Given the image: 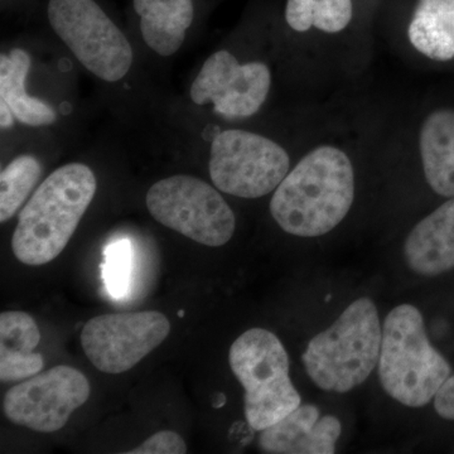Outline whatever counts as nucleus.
Wrapping results in <instances>:
<instances>
[{
	"mask_svg": "<svg viewBox=\"0 0 454 454\" xmlns=\"http://www.w3.org/2000/svg\"><path fill=\"white\" fill-rule=\"evenodd\" d=\"M355 188L348 153L336 145H318L289 170L269 208L286 234L317 238L345 220L354 205Z\"/></svg>",
	"mask_w": 454,
	"mask_h": 454,
	"instance_id": "f257e3e1",
	"label": "nucleus"
},
{
	"mask_svg": "<svg viewBox=\"0 0 454 454\" xmlns=\"http://www.w3.org/2000/svg\"><path fill=\"white\" fill-rule=\"evenodd\" d=\"M97 188V176L86 164L67 163L53 170L18 215L12 238L14 256L31 267L56 259L82 223Z\"/></svg>",
	"mask_w": 454,
	"mask_h": 454,
	"instance_id": "f03ea898",
	"label": "nucleus"
},
{
	"mask_svg": "<svg viewBox=\"0 0 454 454\" xmlns=\"http://www.w3.org/2000/svg\"><path fill=\"white\" fill-rule=\"evenodd\" d=\"M381 340L375 303L360 298L331 327L309 340L301 361L319 389L348 393L364 384L378 365Z\"/></svg>",
	"mask_w": 454,
	"mask_h": 454,
	"instance_id": "7ed1b4c3",
	"label": "nucleus"
},
{
	"mask_svg": "<svg viewBox=\"0 0 454 454\" xmlns=\"http://www.w3.org/2000/svg\"><path fill=\"white\" fill-rule=\"evenodd\" d=\"M378 365L384 390L409 408L428 404L450 376V364L433 348L422 313L411 304L395 307L385 318Z\"/></svg>",
	"mask_w": 454,
	"mask_h": 454,
	"instance_id": "20e7f679",
	"label": "nucleus"
},
{
	"mask_svg": "<svg viewBox=\"0 0 454 454\" xmlns=\"http://www.w3.org/2000/svg\"><path fill=\"white\" fill-rule=\"evenodd\" d=\"M232 372L245 390V417L254 430L269 428L301 405L289 375V356L276 334L252 328L229 351Z\"/></svg>",
	"mask_w": 454,
	"mask_h": 454,
	"instance_id": "39448f33",
	"label": "nucleus"
},
{
	"mask_svg": "<svg viewBox=\"0 0 454 454\" xmlns=\"http://www.w3.org/2000/svg\"><path fill=\"white\" fill-rule=\"evenodd\" d=\"M47 18L66 49L98 80L118 83L129 74L133 47L97 0H49Z\"/></svg>",
	"mask_w": 454,
	"mask_h": 454,
	"instance_id": "423d86ee",
	"label": "nucleus"
},
{
	"mask_svg": "<svg viewBox=\"0 0 454 454\" xmlns=\"http://www.w3.org/2000/svg\"><path fill=\"white\" fill-rule=\"evenodd\" d=\"M145 205L160 225L205 247H223L234 236V211L221 191L195 176L160 179L146 192Z\"/></svg>",
	"mask_w": 454,
	"mask_h": 454,
	"instance_id": "0eeeda50",
	"label": "nucleus"
},
{
	"mask_svg": "<svg viewBox=\"0 0 454 454\" xmlns=\"http://www.w3.org/2000/svg\"><path fill=\"white\" fill-rule=\"evenodd\" d=\"M291 170V157L279 143L262 134L230 128L211 140L208 173L226 195L260 199L274 192Z\"/></svg>",
	"mask_w": 454,
	"mask_h": 454,
	"instance_id": "6e6552de",
	"label": "nucleus"
},
{
	"mask_svg": "<svg viewBox=\"0 0 454 454\" xmlns=\"http://www.w3.org/2000/svg\"><path fill=\"white\" fill-rule=\"evenodd\" d=\"M271 82L265 62H241L230 51L219 50L203 62L188 95L195 106H210L225 121H245L264 106Z\"/></svg>",
	"mask_w": 454,
	"mask_h": 454,
	"instance_id": "1a4fd4ad",
	"label": "nucleus"
},
{
	"mask_svg": "<svg viewBox=\"0 0 454 454\" xmlns=\"http://www.w3.org/2000/svg\"><path fill=\"white\" fill-rule=\"evenodd\" d=\"M170 333L168 318L157 310L113 313L90 319L82 343L86 357L98 372H129L157 348Z\"/></svg>",
	"mask_w": 454,
	"mask_h": 454,
	"instance_id": "9d476101",
	"label": "nucleus"
},
{
	"mask_svg": "<svg viewBox=\"0 0 454 454\" xmlns=\"http://www.w3.org/2000/svg\"><path fill=\"white\" fill-rule=\"evenodd\" d=\"M90 396L88 378L70 366H56L12 387L3 400L5 417L40 433L64 428Z\"/></svg>",
	"mask_w": 454,
	"mask_h": 454,
	"instance_id": "9b49d317",
	"label": "nucleus"
},
{
	"mask_svg": "<svg viewBox=\"0 0 454 454\" xmlns=\"http://www.w3.org/2000/svg\"><path fill=\"white\" fill-rule=\"evenodd\" d=\"M342 426L333 415H321L315 405H300L262 430L259 448L269 454H333Z\"/></svg>",
	"mask_w": 454,
	"mask_h": 454,
	"instance_id": "f8f14e48",
	"label": "nucleus"
},
{
	"mask_svg": "<svg viewBox=\"0 0 454 454\" xmlns=\"http://www.w3.org/2000/svg\"><path fill=\"white\" fill-rule=\"evenodd\" d=\"M404 256L418 276L435 277L454 269V197L413 227L405 240Z\"/></svg>",
	"mask_w": 454,
	"mask_h": 454,
	"instance_id": "ddd939ff",
	"label": "nucleus"
},
{
	"mask_svg": "<svg viewBox=\"0 0 454 454\" xmlns=\"http://www.w3.org/2000/svg\"><path fill=\"white\" fill-rule=\"evenodd\" d=\"M424 178L437 196L454 197V103H442L424 116L418 133Z\"/></svg>",
	"mask_w": 454,
	"mask_h": 454,
	"instance_id": "4468645a",
	"label": "nucleus"
},
{
	"mask_svg": "<svg viewBox=\"0 0 454 454\" xmlns=\"http://www.w3.org/2000/svg\"><path fill=\"white\" fill-rule=\"evenodd\" d=\"M146 47L160 57L175 56L195 22L193 0H133Z\"/></svg>",
	"mask_w": 454,
	"mask_h": 454,
	"instance_id": "2eb2a0df",
	"label": "nucleus"
},
{
	"mask_svg": "<svg viewBox=\"0 0 454 454\" xmlns=\"http://www.w3.org/2000/svg\"><path fill=\"white\" fill-rule=\"evenodd\" d=\"M40 330L28 313L7 310L0 315V380L22 381L43 369V356L35 352Z\"/></svg>",
	"mask_w": 454,
	"mask_h": 454,
	"instance_id": "dca6fc26",
	"label": "nucleus"
},
{
	"mask_svg": "<svg viewBox=\"0 0 454 454\" xmlns=\"http://www.w3.org/2000/svg\"><path fill=\"white\" fill-rule=\"evenodd\" d=\"M408 38L415 52L429 62L454 66V0H418Z\"/></svg>",
	"mask_w": 454,
	"mask_h": 454,
	"instance_id": "f3484780",
	"label": "nucleus"
},
{
	"mask_svg": "<svg viewBox=\"0 0 454 454\" xmlns=\"http://www.w3.org/2000/svg\"><path fill=\"white\" fill-rule=\"evenodd\" d=\"M32 59L26 50L16 47L0 56V103L12 110L14 118L26 127H51L57 121L55 107L47 101L31 97L27 91V77Z\"/></svg>",
	"mask_w": 454,
	"mask_h": 454,
	"instance_id": "a211bd4d",
	"label": "nucleus"
},
{
	"mask_svg": "<svg viewBox=\"0 0 454 454\" xmlns=\"http://www.w3.org/2000/svg\"><path fill=\"white\" fill-rule=\"evenodd\" d=\"M286 22L294 32L310 29L336 35L345 31L354 17L352 0H286Z\"/></svg>",
	"mask_w": 454,
	"mask_h": 454,
	"instance_id": "6ab92c4d",
	"label": "nucleus"
},
{
	"mask_svg": "<svg viewBox=\"0 0 454 454\" xmlns=\"http://www.w3.org/2000/svg\"><path fill=\"white\" fill-rule=\"evenodd\" d=\"M40 160L32 154L13 158L0 173V223H5L23 207L42 176Z\"/></svg>",
	"mask_w": 454,
	"mask_h": 454,
	"instance_id": "aec40b11",
	"label": "nucleus"
},
{
	"mask_svg": "<svg viewBox=\"0 0 454 454\" xmlns=\"http://www.w3.org/2000/svg\"><path fill=\"white\" fill-rule=\"evenodd\" d=\"M131 271V247L128 241L110 245L106 250L104 279L106 288L114 298L127 294Z\"/></svg>",
	"mask_w": 454,
	"mask_h": 454,
	"instance_id": "412c9836",
	"label": "nucleus"
},
{
	"mask_svg": "<svg viewBox=\"0 0 454 454\" xmlns=\"http://www.w3.org/2000/svg\"><path fill=\"white\" fill-rule=\"evenodd\" d=\"M186 442L172 430H160L128 454H184Z\"/></svg>",
	"mask_w": 454,
	"mask_h": 454,
	"instance_id": "4be33fe9",
	"label": "nucleus"
},
{
	"mask_svg": "<svg viewBox=\"0 0 454 454\" xmlns=\"http://www.w3.org/2000/svg\"><path fill=\"white\" fill-rule=\"evenodd\" d=\"M434 409L443 419L454 420V375H450L435 394Z\"/></svg>",
	"mask_w": 454,
	"mask_h": 454,
	"instance_id": "5701e85b",
	"label": "nucleus"
},
{
	"mask_svg": "<svg viewBox=\"0 0 454 454\" xmlns=\"http://www.w3.org/2000/svg\"><path fill=\"white\" fill-rule=\"evenodd\" d=\"M16 118L13 113L4 103H0V125L3 130H9L16 124Z\"/></svg>",
	"mask_w": 454,
	"mask_h": 454,
	"instance_id": "b1692460",
	"label": "nucleus"
},
{
	"mask_svg": "<svg viewBox=\"0 0 454 454\" xmlns=\"http://www.w3.org/2000/svg\"><path fill=\"white\" fill-rule=\"evenodd\" d=\"M226 397L223 394H217L216 400L214 402L215 408H221V406L225 405Z\"/></svg>",
	"mask_w": 454,
	"mask_h": 454,
	"instance_id": "393cba45",
	"label": "nucleus"
},
{
	"mask_svg": "<svg viewBox=\"0 0 454 454\" xmlns=\"http://www.w3.org/2000/svg\"><path fill=\"white\" fill-rule=\"evenodd\" d=\"M178 316H179V317H181V318H182V317H184V310H179V312H178Z\"/></svg>",
	"mask_w": 454,
	"mask_h": 454,
	"instance_id": "a878e982",
	"label": "nucleus"
}]
</instances>
